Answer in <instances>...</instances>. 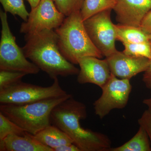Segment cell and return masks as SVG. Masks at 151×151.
Returning a JSON list of instances; mask_svg holds the SVG:
<instances>
[{"mask_svg": "<svg viewBox=\"0 0 151 151\" xmlns=\"http://www.w3.org/2000/svg\"><path fill=\"white\" fill-rule=\"evenodd\" d=\"M72 96H65L42 100L25 105L1 104L0 113L25 132L32 135L51 125V113L55 107Z\"/></svg>", "mask_w": 151, "mask_h": 151, "instance_id": "277c9868", "label": "cell"}, {"mask_svg": "<svg viewBox=\"0 0 151 151\" xmlns=\"http://www.w3.org/2000/svg\"><path fill=\"white\" fill-rule=\"evenodd\" d=\"M87 117L86 105L72 96L55 107L51 123L67 134L81 151H109L112 142L107 135L81 127Z\"/></svg>", "mask_w": 151, "mask_h": 151, "instance_id": "6da1fadb", "label": "cell"}, {"mask_svg": "<svg viewBox=\"0 0 151 151\" xmlns=\"http://www.w3.org/2000/svg\"><path fill=\"white\" fill-rule=\"evenodd\" d=\"M116 40L122 43H136L150 41L149 35L140 27L119 24H115Z\"/></svg>", "mask_w": 151, "mask_h": 151, "instance_id": "9a60e30c", "label": "cell"}, {"mask_svg": "<svg viewBox=\"0 0 151 151\" xmlns=\"http://www.w3.org/2000/svg\"><path fill=\"white\" fill-rule=\"evenodd\" d=\"M53 151H81L74 144H66L52 149Z\"/></svg>", "mask_w": 151, "mask_h": 151, "instance_id": "484cf974", "label": "cell"}, {"mask_svg": "<svg viewBox=\"0 0 151 151\" xmlns=\"http://www.w3.org/2000/svg\"><path fill=\"white\" fill-rule=\"evenodd\" d=\"M140 27L147 34L151 33V10L146 15L141 23Z\"/></svg>", "mask_w": 151, "mask_h": 151, "instance_id": "cb8c5ba5", "label": "cell"}, {"mask_svg": "<svg viewBox=\"0 0 151 151\" xmlns=\"http://www.w3.org/2000/svg\"><path fill=\"white\" fill-rule=\"evenodd\" d=\"M113 10L119 24L140 27L151 10V0H117Z\"/></svg>", "mask_w": 151, "mask_h": 151, "instance_id": "7c38bea8", "label": "cell"}, {"mask_svg": "<svg viewBox=\"0 0 151 151\" xmlns=\"http://www.w3.org/2000/svg\"><path fill=\"white\" fill-rule=\"evenodd\" d=\"M109 151H151L150 142L147 132L139 127L137 132L129 140L117 147H111Z\"/></svg>", "mask_w": 151, "mask_h": 151, "instance_id": "2e32d148", "label": "cell"}, {"mask_svg": "<svg viewBox=\"0 0 151 151\" xmlns=\"http://www.w3.org/2000/svg\"><path fill=\"white\" fill-rule=\"evenodd\" d=\"M142 80L145 86L147 89L151 90V59L147 70L144 72Z\"/></svg>", "mask_w": 151, "mask_h": 151, "instance_id": "d4e9b609", "label": "cell"}, {"mask_svg": "<svg viewBox=\"0 0 151 151\" xmlns=\"http://www.w3.org/2000/svg\"><path fill=\"white\" fill-rule=\"evenodd\" d=\"M117 0H83L80 12L83 21L100 12L112 9Z\"/></svg>", "mask_w": 151, "mask_h": 151, "instance_id": "e0dca14e", "label": "cell"}, {"mask_svg": "<svg viewBox=\"0 0 151 151\" xmlns=\"http://www.w3.org/2000/svg\"><path fill=\"white\" fill-rule=\"evenodd\" d=\"M80 67L77 81L80 84L90 83L103 87L111 78V73L107 59L93 56L81 58L78 60Z\"/></svg>", "mask_w": 151, "mask_h": 151, "instance_id": "8fae6325", "label": "cell"}, {"mask_svg": "<svg viewBox=\"0 0 151 151\" xmlns=\"http://www.w3.org/2000/svg\"><path fill=\"white\" fill-rule=\"evenodd\" d=\"M106 58L113 75L121 79L129 80L145 72L150 62V59L147 58L128 55L118 50Z\"/></svg>", "mask_w": 151, "mask_h": 151, "instance_id": "30bf717a", "label": "cell"}, {"mask_svg": "<svg viewBox=\"0 0 151 151\" xmlns=\"http://www.w3.org/2000/svg\"><path fill=\"white\" fill-rule=\"evenodd\" d=\"M1 151H53L42 145L28 132L24 135H9L0 141Z\"/></svg>", "mask_w": 151, "mask_h": 151, "instance_id": "4fadbf2b", "label": "cell"}, {"mask_svg": "<svg viewBox=\"0 0 151 151\" xmlns=\"http://www.w3.org/2000/svg\"><path fill=\"white\" fill-rule=\"evenodd\" d=\"M101 89L102 94L93 105L95 114L103 119L112 110L123 109L127 106L132 86L129 79H121L112 74Z\"/></svg>", "mask_w": 151, "mask_h": 151, "instance_id": "ba28073f", "label": "cell"}, {"mask_svg": "<svg viewBox=\"0 0 151 151\" xmlns=\"http://www.w3.org/2000/svg\"><path fill=\"white\" fill-rule=\"evenodd\" d=\"M25 40L26 43L22 48L27 58L52 79L78 74L79 69L65 59L60 51L54 30L25 35Z\"/></svg>", "mask_w": 151, "mask_h": 151, "instance_id": "7a4b0ae2", "label": "cell"}, {"mask_svg": "<svg viewBox=\"0 0 151 151\" xmlns=\"http://www.w3.org/2000/svg\"><path fill=\"white\" fill-rule=\"evenodd\" d=\"M26 73L18 71L0 70V90L21 81Z\"/></svg>", "mask_w": 151, "mask_h": 151, "instance_id": "7402d4cb", "label": "cell"}, {"mask_svg": "<svg viewBox=\"0 0 151 151\" xmlns=\"http://www.w3.org/2000/svg\"><path fill=\"white\" fill-rule=\"evenodd\" d=\"M143 103L147 106V109L151 113V96L148 98L144 99L143 101Z\"/></svg>", "mask_w": 151, "mask_h": 151, "instance_id": "4316f807", "label": "cell"}, {"mask_svg": "<svg viewBox=\"0 0 151 151\" xmlns=\"http://www.w3.org/2000/svg\"><path fill=\"white\" fill-rule=\"evenodd\" d=\"M124 46L123 52L128 55L144 57L151 59V42H145L139 43H123Z\"/></svg>", "mask_w": 151, "mask_h": 151, "instance_id": "d6986e66", "label": "cell"}, {"mask_svg": "<svg viewBox=\"0 0 151 151\" xmlns=\"http://www.w3.org/2000/svg\"><path fill=\"white\" fill-rule=\"evenodd\" d=\"M51 86L43 87L18 81L0 90L1 104L22 105L65 96L68 94L61 88L58 78L53 79Z\"/></svg>", "mask_w": 151, "mask_h": 151, "instance_id": "8992f818", "label": "cell"}, {"mask_svg": "<svg viewBox=\"0 0 151 151\" xmlns=\"http://www.w3.org/2000/svg\"><path fill=\"white\" fill-rule=\"evenodd\" d=\"M149 39H150V41L151 42V33L149 35Z\"/></svg>", "mask_w": 151, "mask_h": 151, "instance_id": "f1b7e54d", "label": "cell"}, {"mask_svg": "<svg viewBox=\"0 0 151 151\" xmlns=\"http://www.w3.org/2000/svg\"><path fill=\"white\" fill-rule=\"evenodd\" d=\"M57 8L65 17L81 10L83 0H52Z\"/></svg>", "mask_w": 151, "mask_h": 151, "instance_id": "44dd1931", "label": "cell"}, {"mask_svg": "<svg viewBox=\"0 0 151 151\" xmlns=\"http://www.w3.org/2000/svg\"><path fill=\"white\" fill-rule=\"evenodd\" d=\"M112 9L100 12L84 21L90 39L103 56L107 58L117 51L115 24L111 19Z\"/></svg>", "mask_w": 151, "mask_h": 151, "instance_id": "52a82bcc", "label": "cell"}, {"mask_svg": "<svg viewBox=\"0 0 151 151\" xmlns=\"http://www.w3.org/2000/svg\"><path fill=\"white\" fill-rule=\"evenodd\" d=\"M65 17L52 0H41L31 9L27 21L22 24L19 32L25 35L33 34L45 29H55L62 24Z\"/></svg>", "mask_w": 151, "mask_h": 151, "instance_id": "9c48e42d", "label": "cell"}, {"mask_svg": "<svg viewBox=\"0 0 151 151\" xmlns=\"http://www.w3.org/2000/svg\"><path fill=\"white\" fill-rule=\"evenodd\" d=\"M34 136L40 142L52 150L63 145L73 144L67 134L53 125L47 127Z\"/></svg>", "mask_w": 151, "mask_h": 151, "instance_id": "5bb4252c", "label": "cell"}, {"mask_svg": "<svg viewBox=\"0 0 151 151\" xmlns=\"http://www.w3.org/2000/svg\"><path fill=\"white\" fill-rule=\"evenodd\" d=\"M139 127H142L147 132L151 144V113L146 110L144 111L138 121Z\"/></svg>", "mask_w": 151, "mask_h": 151, "instance_id": "603a6c76", "label": "cell"}, {"mask_svg": "<svg viewBox=\"0 0 151 151\" xmlns=\"http://www.w3.org/2000/svg\"><path fill=\"white\" fill-rule=\"evenodd\" d=\"M27 1L29 3L31 9H32L35 8L37 5L41 0H27Z\"/></svg>", "mask_w": 151, "mask_h": 151, "instance_id": "83f0119b", "label": "cell"}, {"mask_svg": "<svg viewBox=\"0 0 151 151\" xmlns=\"http://www.w3.org/2000/svg\"><path fill=\"white\" fill-rule=\"evenodd\" d=\"M26 132L10 119L0 113V141L10 134L23 135Z\"/></svg>", "mask_w": 151, "mask_h": 151, "instance_id": "ffe728a7", "label": "cell"}, {"mask_svg": "<svg viewBox=\"0 0 151 151\" xmlns=\"http://www.w3.org/2000/svg\"><path fill=\"white\" fill-rule=\"evenodd\" d=\"M4 10L14 16H18L24 22L27 21L29 15L23 0H0Z\"/></svg>", "mask_w": 151, "mask_h": 151, "instance_id": "ac0fdd59", "label": "cell"}, {"mask_svg": "<svg viewBox=\"0 0 151 151\" xmlns=\"http://www.w3.org/2000/svg\"><path fill=\"white\" fill-rule=\"evenodd\" d=\"M0 19V70L18 71L27 75L37 74L40 69L28 60L22 48L17 44L16 37L10 29L7 12L1 10Z\"/></svg>", "mask_w": 151, "mask_h": 151, "instance_id": "5b68a950", "label": "cell"}, {"mask_svg": "<svg viewBox=\"0 0 151 151\" xmlns=\"http://www.w3.org/2000/svg\"><path fill=\"white\" fill-rule=\"evenodd\" d=\"M55 29L60 51L65 59L73 64L86 56L103 58V55L90 39L84 27L80 11L66 17Z\"/></svg>", "mask_w": 151, "mask_h": 151, "instance_id": "3957f363", "label": "cell"}]
</instances>
